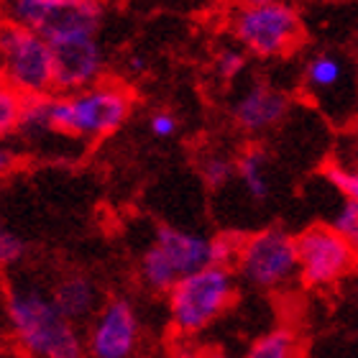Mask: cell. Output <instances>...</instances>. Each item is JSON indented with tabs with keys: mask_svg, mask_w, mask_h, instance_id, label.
<instances>
[{
	"mask_svg": "<svg viewBox=\"0 0 358 358\" xmlns=\"http://www.w3.org/2000/svg\"><path fill=\"white\" fill-rule=\"evenodd\" d=\"M205 358H233V356H231V353L220 351V348H215V351H208V353H205Z\"/></svg>",
	"mask_w": 358,
	"mask_h": 358,
	"instance_id": "obj_28",
	"label": "cell"
},
{
	"mask_svg": "<svg viewBox=\"0 0 358 358\" xmlns=\"http://www.w3.org/2000/svg\"><path fill=\"white\" fill-rule=\"evenodd\" d=\"M243 238L236 231H223L210 238V256H213V266H225L231 268L233 264H238L241 248H243Z\"/></svg>",
	"mask_w": 358,
	"mask_h": 358,
	"instance_id": "obj_20",
	"label": "cell"
},
{
	"mask_svg": "<svg viewBox=\"0 0 358 358\" xmlns=\"http://www.w3.org/2000/svg\"><path fill=\"white\" fill-rule=\"evenodd\" d=\"M353 149H356V159H351V162H358V123L353 126ZM341 162H345V159H341Z\"/></svg>",
	"mask_w": 358,
	"mask_h": 358,
	"instance_id": "obj_29",
	"label": "cell"
},
{
	"mask_svg": "<svg viewBox=\"0 0 358 358\" xmlns=\"http://www.w3.org/2000/svg\"><path fill=\"white\" fill-rule=\"evenodd\" d=\"M197 172H200V179L205 182L208 189H223L238 179V157H231L225 151H208L205 157L200 159L197 164Z\"/></svg>",
	"mask_w": 358,
	"mask_h": 358,
	"instance_id": "obj_17",
	"label": "cell"
},
{
	"mask_svg": "<svg viewBox=\"0 0 358 358\" xmlns=\"http://www.w3.org/2000/svg\"><path fill=\"white\" fill-rule=\"evenodd\" d=\"M320 174L328 179V185L336 189L343 200L358 205V162H341L330 159L320 169Z\"/></svg>",
	"mask_w": 358,
	"mask_h": 358,
	"instance_id": "obj_19",
	"label": "cell"
},
{
	"mask_svg": "<svg viewBox=\"0 0 358 358\" xmlns=\"http://www.w3.org/2000/svg\"><path fill=\"white\" fill-rule=\"evenodd\" d=\"M248 54L241 46H225L215 54V75L223 83H236L246 69Z\"/></svg>",
	"mask_w": 358,
	"mask_h": 358,
	"instance_id": "obj_22",
	"label": "cell"
},
{
	"mask_svg": "<svg viewBox=\"0 0 358 358\" xmlns=\"http://www.w3.org/2000/svg\"><path fill=\"white\" fill-rule=\"evenodd\" d=\"M6 322L23 358H87L85 333L41 284L18 282L6 292Z\"/></svg>",
	"mask_w": 358,
	"mask_h": 358,
	"instance_id": "obj_1",
	"label": "cell"
},
{
	"mask_svg": "<svg viewBox=\"0 0 358 358\" xmlns=\"http://www.w3.org/2000/svg\"><path fill=\"white\" fill-rule=\"evenodd\" d=\"M138 282L149 292H154V294H169L174 289V284L179 282V276L172 264H169V259L154 243L143 248L141 259H138Z\"/></svg>",
	"mask_w": 358,
	"mask_h": 358,
	"instance_id": "obj_16",
	"label": "cell"
},
{
	"mask_svg": "<svg viewBox=\"0 0 358 358\" xmlns=\"http://www.w3.org/2000/svg\"><path fill=\"white\" fill-rule=\"evenodd\" d=\"M268 166H271V157L262 143H251L238 154V182L254 202H266L271 197Z\"/></svg>",
	"mask_w": 358,
	"mask_h": 358,
	"instance_id": "obj_15",
	"label": "cell"
},
{
	"mask_svg": "<svg viewBox=\"0 0 358 358\" xmlns=\"http://www.w3.org/2000/svg\"><path fill=\"white\" fill-rule=\"evenodd\" d=\"M13 164H15V151L3 146V149H0V172H10Z\"/></svg>",
	"mask_w": 358,
	"mask_h": 358,
	"instance_id": "obj_27",
	"label": "cell"
},
{
	"mask_svg": "<svg viewBox=\"0 0 358 358\" xmlns=\"http://www.w3.org/2000/svg\"><path fill=\"white\" fill-rule=\"evenodd\" d=\"M23 100L26 97L21 92H15L13 87H8V85L0 87V134L3 136L15 134L18 126H21Z\"/></svg>",
	"mask_w": 358,
	"mask_h": 358,
	"instance_id": "obj_21",
	"label": "cell"
},
{
	"mask_svg": "<svg viewBox=\"0 0 358 358\" xmlns=\"http://www.w3.org/2000/svg\"><path fill=\"white\" fill-rule=\"evenodd\" d=\"M297 356V336L289 328H274L256 338L248 345L243 358H294Z\"/></svg>",
	"mask_w": 358,
	"mask_h": 358,
	"instance_id": "obj_18",
	"label": "cell"
},
{
	"mask_svg": "<svg viewBox=\"0 0 358 358\" xmlns=\"http://www.w3.org/2000/svg\"><path fill=\"white\" fill-rule=\"evenodd\" d=\"M49 292H52V299L57 302V307L75 325H90L105 302L97 282L92 276L83 274V271H67V274H62L49 287Z\"/></svg>",
	"mask_w": 358,
	"mask_h": 358,
	"instance_id": "obj_14",
	"label": "cell"
},
{
	"mask_svg": "<svg viewBox=\"0 0 358 358\" xmlns=\"http://www.w3.org/2000/svg\"><path fill=\"white\" fill-rule=\"evenodd\" d=\"M299 279L307 287H333L358 266L351 243L330 223H313L297 233Z\"/></svg>",
	"mask_w": 358,
	"mask_h": 358,
	"instance_id": "obj_9",
	"label": "cell"
},
{
	"mask_svg": "<svg viewBox=\"0 0 358 358\" xmlns=\"http://www.w3.org/2000/svg\"><path fill=\"white\" fill-rule=\"evenodd\" d=\"M330 225L351 243L353 254L358 256V205L356 202H348V200L341 202L338 210L333 213V217H330Z\"/></svg>",
	"mask_w": 358,
	"mask_h": 358,
	"instance_id": "obj_23",
	"label": "cell"
},
{
	"mask_svg": "<svg viewBox=\"0 0 358 358\" xmlns=\"http://www.w3.org/2000/svg\"><path fill=\"white\" fill-rule=\"evenodd\" d=\"M292 97L276 85L256 80L241 90L231 105V118L238 131L248 136H264L289 118Z\"/></svg>",
	"mask_w": 358,
	"mask_h": 358,
	"instance_id": "obj_12",
	"label": "cell"
},
{
	"mask_svg": "<svg viewBox=\"0 0 358 358\" xmlns=\"http://www.w3.org/2000/svg\"><path fill=\"white\" fill-rule=\"evenodd\" d=\"M146 69H149V59H146L143 54H131L126 59V75L138 77V75H143Z\"/></svg>",
	"mask_w": 358,
	"mask_h": 358,
	"instance_id": "obj_26",
	"label": "cell"
},
{
	"mask_svg": "<svg viewBox=\"0 0 358 358\" xmlns=\"http://www.w3.org/2000/svg\"><path fill=\"white\" fill-rule=\"evenodd\" d=\"M238 276L248 287L271 292L282 289L299 276L297 236L279 225H268L243 238L238 256Z\"/></svg>",
	"mask_w": 358,
	"mask_h": 358,
	"instance_id": "obj_7",
	"label": "cell"
},
{
	"mask_svg": "<svg viewBox=\"0 0 358 358\" xmlns=\"http://www.w3.org/2000/svg\"><path fill=\"white\" fill-rule=\"evenodd\" d=\"M134 110V95L123 83L103 80L75 95L49 97V120L57 134L97 141L118 131Z\"/></svg>",
	"mask_w": 358,
	"mask_h": 358,
	"instance_id": "obj_2",
	"label": "cell"
},
{
	"mask_svg": "<svg viewBox=\"0 0 358 358\" xmlns=\"http://www.w3.org/2000/svg\"><path fill=\"white\" fill-rule=\"evenodd\" d=\"M236 287L233 268L225 266H208L179 279L166 294V315L174 333L187 338L213 325L233 305Z\"/></svg>",
	"mask_w": 358,
	"mask_h": 358,
	"instance_id": "obj_5",
	"label": "cell"
},
{
	"mask_svg": "<svg viewBox=\"0 0 358 358\" xmlns=\"http://www.w3.org/2000/svg\"><path fill=\"white\" fill-rule=\"evenodd\" d=\"M302 95L333 126L358 123V62L341 49L313 52L302 64Z\"/></svg>",
	"mask_w": 358,
	"mask_h": 358,
	"instance_id": "obj_3",
	"label": "cell"
},
{
	"mask_svg": "<svg viewBox=\"0 0 358 358\" xmlns=\"http://www.w3.org/2000/svg\"><path fill=\"white\" fill-rule=\"evenodd\" d=\"M6 18L36 31L49 41L67 34H100L105 8L95 0H10Z\"/></svg>",
	"mask_w": 358,
	"mask_h": 358,
	"instance_id": "obj_8",
	"label": "cell"
},
{
	"mask_svg": "<svg viewBox=\"0 0 358 358\" xmlns=\"http://www.w3.org/2000/svg\"><path fill=\"white\" fill-rule=\"evenodd\" d=\"M233 38L248 57L279 59L299 46L305 23L294 6L282 0H254L231 13Z\"/></svg>",
	"mask_w": 358,
	"mask_h": 358,
	"instance_id": "obj_4",
	"label": "cell"
},
{
	"mask_svg": "<svg viewBox=\"0 0 358 358\" xmlns=\"http://www.w3.org/2000/svg\"><path fill=\"white\" fill-rule=\"evenodd\" d=\"M0 72L3 85L23 97L57 95L54 49L49 38L8 18L0 26Z\"/></svg>",
	"mask_w": 358,
	"mask_h": 358,
	"instance_id": "obj_6",
	"label": "cell"
},
{
	"mask_svg": "<svg viewBox=\"0 0 358 358\" xmlns=\"http://www.w3.org/2000/svg\"><path fill=\"white\" fill-rule=\"evenodd\" d=\"M29 254V246H26V241L18 236V233L8 231L3 228L0 231V264L6 268L15 266V264H21Z\"/></svg>",
	"mask_w": 358,
	"mask_h": 358,
	"instance_id": "obj_24",
	"label": "cell"
},
{
	"mask_svg": "<svg viewBox=\"0 0 358 358\" xmlns=\"http://www.w3.org/2000/svg\"><path fill=\"white\" fill-rule=\"evenodd\" d=\"M143 325L134 299L108 297L85 330L87 358H136L141 351Z\"/></svg>",
	"mask_w": 358,
	"mask_h": 358,
	"instance_id": "obj_10",
	"label": "cell"
},
{
	"mask_svg": "<svg viewBox=\"0 0 358 358\" xmlns=\"http://www.w3.org/2000/svg\"><path fill=\"white\" fill-rule=\"evenodd\" d=\"M151 243L162 248V254L169 259L179 279L213 266L210 238L197 231H187L179 225H159Z\"/></svg>",
	"mask_w": 358,
	"mask_h": 358,
	"instance_id": "obj_13",
	"label": "cell"
},
{
	"mask_svg": "<svg viewBox=\"0 0 358 358\" xmlns=\"http://www.w3.org/2000/svg\"><path fill=\"white\" fill-rule=\"evenodd\" d=\"M149 134L154 136V138H172L174 134H177V128H179V123H177V115L174 113H169V110H154L149 115Z\"/></svg>",
	"mask_w": 358,
	"mask_h": 358,
	"instance_id": "obj_25",
	"label": "cell"
},
{
	"mask_svg": "<svg viewBox=\"0 0 358 358\" xmlns=\"http://www.w3.org/2000/svg\"><path fill=\"white\" fill-rule=\"evenodd\" d=\"M57 95H75L103 83L105 52L97 34H67L52 38Z\"/></svg>",
	"mask_w": 358,
	"mask_h": 358,
	"instance_id": "obj_11",
	"label": "cell"
}]
</instances>
